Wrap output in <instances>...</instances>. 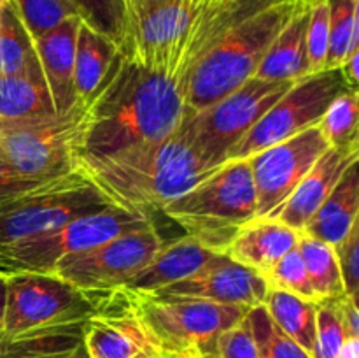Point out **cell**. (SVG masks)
<instances>
[{"label":"cell","instance_id":"1","mask_svg":"<svg viewBox=\"0 0 359 358\" xmlns=\"http://www.w3.org/2000/svg\"><path fill=\"white\" fill-rule=\"evenodd\" d=\"M79 168L111 204L147 216L161 213L216 171L196 153L184 116L163 139L104 157H83Z\"/></svg>","mask_w":359,"mask_h":358},{"label":"cell","instance_id":"2","mask_svg":"<svg viewBox=\"0 0 359 358\" xmlns=\"http://www.w3.org/2000/svg\"><path fill=\"white\" fill-rule=\"evenodd\" d=\"M186 112V91L163 72L121 53L93 97L83 157H104L174 132Z\"/></svg>","mask_w":359,"mask_h":358},{"label":"cell","instance_id":"3","mask_svg":"<svg viewBox=\"0 0 359 358\" xmlns=\"http://www.w3.org/2000/svg\"><path fill=\"white\" fill-rule=\"evenodd\" d=\"M258 202L248 160H228L191 190L163 207V216L203 248L224 255Z\"/></svg>","mask_w":359,"mask_h":358},{"label":"cell","instance_id":"4","mask_svg":"<svg viewBox=\"0 0 359 358\" xmlns=\"http://www.w3.org/2000/svg\"><path fill=\"white\" fill-rule=\"evenodd\" d=\"M302 0H273L228 30L191 72L186 107L202 111L255 77L266 49Z\"/></svg>","mask_w":359,"mask_h":358},{"label":"cell","instance_id":"5","mask_svg":"<svg viewBox=\"0 0 359 358\" xmlns=\"http://www.w3.org/2000/svg\"><path fill=\"white\" fill-rule=\"evenodd\" d=\"M121 288L154 353H216L217 337L249 311L241 305L217 304L203 298Z\"/></svg>","mask_w":359,"mask_h":358},{"label":"cell","instance_id":"6","mask_svg":"<svg viewBox=\"0 0 359 358\" xmlns=\"http://www.w3.org/2000/svg\"><path fill=\"white\" fill-rule=\"evenodd\" d=\"M93 97L77 98L63 114L0 123V157L32 179H55L77 171L91 123Z\"/></svg>","mask_w":359,"mask_h":358},{"label":"cell","instance_id":"7","mask_svg":"<svg viewBox=\"0 0 359 358\" xmlns=\"http://www.w3.org/2000/svg\"><path fill=\"white\" fill-rule=\"evenodd\" d=\"M153 225V216L109 206L76 218L56 230L0 246V276L23 272L51 274L65 256L97 248L118 235Z\"/></svg>","mask_w":359,"mask_h":358},{"label":"cell","instance_id":"8","mask_svg":"<svg viewBox=\"0 0 359 358\" xmlns=\"http://www.w3.org/2000/svg\"><path fill=\"white\" fill-rule=\"evenodd\" d=\"M293 84L251 77L202 111L186 107L184 121L200 158L212 168L228 161L233 147Z\"/></svg>","mask_w":359,"mask_h":358},{"label":"cell","instance_id":"9","mask_svg":"<svg viewBox=\"0 0 359 358\" xmlns=\"http://www.w3.org/2000/svg\"><path fill=\"white\" fill-rule=\"evenodd\" d=\"M105 199L79 167L51 179L23 197L0 204V246L56 230L84 214L105 209Z\"/></svg>","mask_w":359,"mask_h":358},{"label":"cell","instance_id":"10","mask_svg":"<svg viewBox=\"0 0 359 358\" xmlns=\"http://www.w3.org/2000/svg\"><path fill=\"white\" fill-rule=\"evenodd\" d=\"M344 88H347V83L340 69L309 74L297 81L233 147L228 160H245L272 144L318 125Z\"/></svg>","mask_w":359,"mask_h":358},{"label":"cell","instance_id":"11","mask_svg":"<svg viewBox=\"0 0 359 358\" xmlns=\"http://www.w3.org/2000/svg\"><path fill=\"white\" fill-rule=\"evenodd\" d=\"M4 333L18 336L49 325L86 321L95 298L55 274L23 272L7 276Z\"/></svg>","mask_w":359,"mask_h":358},{"label":"cell","instance_id":"12","mask_svg":"<svg viewBox=\"0 0 359 358\" xmlns=\"http://www.w3.org/2000/svg\"><path fill=\"white\" fill-rule=\"evenodd\" d=\"M163 246L156 227L118 235L97 248L69 255L51 274L86 293L126 286Z\"/></svg>","mask_w":359,"mask_h":358},{"label":"cell","instance_id":"13","mask_svg":"<svg viewBox=\"0 0 359 358\" xmlns=\"http://www.w3.org/2000/svg\"><path fill=\"white\" fill-rule=\"evenodd\" d=\"M328 147L319 126L312 125L245 158L256 190V218H277L298 183Z\"/></svg>","mask_w":359,"mask_h":358},{"label":"cell","instance_id":"14","mask_svg":"<svg viewBox=\"0 0 359 358\" xmlns=\"http://www.w3.org/2000/svg\"><path fill=\"white\" fill-rule=\"evenodd\" d=\"M95 312L83 325V346L90 358H139L153 354L142 325L123 288L93 291Z\"/></svg>","mask_w":359,"mask_h":358},{"label":"cell","instance_id":"15","mask_svg":"<svg viewBox=\"0 0 359 358\" xmlns=\"http://www.w3.org/2000/svg\"><path fill=\"white\" fill-rule=\"evenodd\" d=\"M149 293L203 298L217 304L252 309L263 304L269 284L256 270L233 262L226 255H217L186 279Z\"/></svg>","mask_w":359,"mask_h":358},{"label":"cell","instance_id":"16","mask_svg":"<svg viewBox=\"0 0 359 358\" xmlns=\"http://www.w3.org/2000/svg\"><path fill=\"white\" fill-rule=\"evenodd\" d=\"M359 161V146L332 147L330 146L319 160L312 165L305 178L298 183L294 192L283 206L276 220L283 221L293 230L302 232L316 211L321 207L326 197L332 193L344 172Z\"/></svg>","mask_w":359,"mask_h":358},{"label":"cell","instance_id":"17","mask_svg":"<svg viewBox=\"0 0 359 358\" xmlns=\"http://www.w3.org/2000/svg\"><path fill=\"white\" fill-rule=\"evenodd\" d=\"M81 21L83 20L79 16L67 18L35 41L39 62L56 114H63L77 102L76 86H74V63H76V42Z\"/></svg>","mask_w":359,"mask_h":358},{"label":"cell","instance_id":"18","mask_svg":"<svg viewBox=\"0 0 359 358\" xmlns=\"http://www.w3.org/2000/svg\"><path fill=\"white\" fill-rule=\"evenodd\" d=\"M298 235L300 232L276 218H255L241 228L224 255L263 276L287 251L297 248Z\"/></svg>","mask_w":359,"mask_h":358},{"label":"cell","instance_id":"19","mask_svg":"<svg viewBox=\"0 0 359 358\" xmlns=\"http://www.w3.org/2000/svg\"><path fill=\"white\" fill-rule=\"evenodd\" d=\"M311 0H302L287 23L266 49L255 77L266 81H297L309 76L307 25Z\"/></svg>","mask_w":359,"mask_h":358},{"label":"cell","instance_id":"20","mask_svg":"<svg viewBox=\"0 0 359 358\" xmlns=\"http://www.w3.org/2000/svg\"><path fill=\"white\" fill-rule=\"evenodd\" d=\"M217 255L219 253L203 248L188 235L172 241L170 244L163 242L160 251L142 270L133 276V279L125 288L137 291H158L189 277Z\"/></svg>","mask_w":359,"mask_h":358},{"label":"cell","instance_id":"21","mask_svg":"<svg viewBox=\"0 0 359 358\" xmlns=\"http://www.w3.org/2000/svg\"><path fill=\"white\" fill-rule=\"evenodd\" d=\"M359 161L349 165L335 188L321 204L314 216L302 232L326 244H339L353 225L359 213Z\"/></svg>","mask_w":359,"mask_h":358},{"label":"cell","instance_id":"22","mask_svg":"<svg viewBox=\"0 0 359 358\" xmlns=\"http://www.w3.org/2000/svg\"><path fill=\"white\" fill-rule=\"evenodd\" d=\"M56 114L41 62L20 74L0 76V123H21Z\"/></svg>","mask_w":359,"mask_h":358},{"label":"cell","instance_id":"23","mask_svg":"<svg viewBox=\"0 0 359 358\" xmlns=\"http://www.w3.org/2000/svg\"><path fill=\"white\" fill-rule=\"evenodd\" d=\"M118 55L119 49L116 42L81 21L74 63V86L77 98L88 100L97 93Z\"/></svg>","mask_w":359,"mask_h":358},{"label":"cell","instance_id":"24","mask_svg":"<svg viewBox=\"0 0 359 358\" xmlns=\"http://www.w3.org/2000/svg\"><path fill=\"white\" fill-rule=\"evenodd\" d=\"M83 325L62 323L18 336L0 333V358H65L83 340Z\"/></svg>","mask_w":359,"mask_h":358},{"label":"cell","instance_id":"25","mask_svg":"<svg viewBox=\"0 0 359 358\" xmlns=\"http://www.w3.org/2000/svg\"><path fill=\"white\" fill-rule=\"evenodd\" d=\"M263 307L277 326L304 347L309 354H314L316 344V312L318 302L305 300L286 291L270 290L263 300Z\"/></svg>","mask_w":359,"mask_h":358},{"label":"cell","instance_id":"26","mask_svg":"<svg viewBox=\"0 0 359 358\" xmlns=\"http://www.w3.org/2000/svg\"><path fill=\"white\" fill-rule=\"evenodd\" d=\"M297 249L300 251L309 281H311L312 290L319 302L346 295L339 260H337L335 248L332 244H326V242L318 241V239L300 232Z\"/></svg>","mask_w":359,"mask_h":358},{"label":"cell","instance_id":"27","mask_svg":"<svg viewBox=\"0 0 359 358\" xmlns=\"http://www.w3.org/2000/svg\"><path fill=\"white\" fill-rule=\"evenodd\" d=\"M37 63L35 41L11 0H6L0 13V76L25 72Z\"/></svg>","mask_w":359,"mask_h":358},{"label":"cell","instance_id":"28","mask_svg":"<svg viewBox=\"0 0 359 358\" xmlns=\"http://www.w3.org/2000/svg\"><path fill=\"white\" fill-rule=\"evenodd\" d=\"M359 49V0H330V37L326 70L340 69Z\"/></svg>","mask_w":359,"mask_h":358},{"label":"cell","instance_id":"29","mask_svg":"<svg viewBox=\"0 0 359 358\" xmlns=\"http://www.w3.org/2000/svg\"><path fill=\"white\" fill-rule=\"evenodd\" d=\"M359 93L358 88H344L332 100L318 126L332 147L359 146L358 139Z\"/></svg>","mask_w":359,"mask_h":358},{"label":"cell","instance_id":"30","mask_svg":"<svg viewBox=\"0 0 359 358\" xmlns=\"http://www.w3.org/2000/svg\"><path fill=\"white\" fill-rule=\"evenodd\" d=\"M248 318L259 358H312L273 323L263 304L249 309Z\"/></svg>","mask_w":359,"mask_h":358},{"label":"cell","instance_id":"31","mask_svg":"<svg viewBox=\"0 0 359 358\" xmlns=\"http://www.w3.org/2000/svg\"><path fill=\"white\" fill-rule=\"evenodd\" d=\"M77 14L93 30L121 48L125 39V0H70Z\"/></svg>","mask_w":359,"mask_h":358},{"label":"cell","instance_id":"32","mask_svg":"<svg viewBox=\"0 0 359 358\" xmlns=\"http://www.w3.org/2000/svg\"><path fill=\"white\" fill-rule=\"evenodd\" d=\"M34 41L70 16H79L70 0H11Z\"/></svg>","mask_w":359,"mask_h":358},{"label":"cell","instance_id":"33","mask_svg":"<svg viewBox=\"0 0 359 358\" xmlns=\"http://www.w3.org/2000/svg\"><path fill=\"white\" fill-rule=\"evenodd\" d=\"M263 279L266 281L270 290L286 291V293L297 295L305 300L319 302L314 290H312L304 260H302L300 251L297 248L287 251L272 269L266 270L263 274Z\"/></svg>","mask_w":359,"mask_h":358},{"label":"cell","instance_id":"34","mask_svg":"<svg viewBox=\"0 0 359 358\" xmlns=\"http://www.w3.org/2000/svg\"><path fill=\"white\" fill-rule=\"evenodd\" d=\"M330 37V0H311L307 25L309 74L326 70Z\"/></svg>","mask_w":359,"mask_h":358},{"label":"cell","instance_id":"35","mask_svg":"<svg viewBox=\"0 0 359 358\" xmlns=\"http://www.w3.org/2000/svg\"><path fill=\"white\" fill-rule=\"evenodd\" d=\"M339 314H337L335 298L318 302L316 312V344L312 358H335L340 346L346 340Z\"/></svg>","mask_w":359,"mask_h":358},{"label":"cell","instance_id":"36","mask_svg":"<svg viewBox=\"0 0 359 358\" xmlns=\"http://www.w3.org/2000/svg\"><path fill=\"white\" fill-rule=\"evenodd\" d=\"M216 358H259L248 314L217 337Z\"/></svg>","mask_w":359,"mask_h":358},{"label":"cell","instance_id":"37","mask_svg":"<svg viewBox=\"0 0 359 358\" xmlns=\"http://www.w3.org/2000/svg\"><path fill=\"white\" fill-rule=\"evenodd\" d=\"M337 260H339L340 274H342L346 295L358 297L359 290V221L353 225L349 234L333 246Z\"/></svg>","mask_w":359,"mask_h":358},{"label":"cell","instance_id":"38","mask_svg":"<svg viewBox=\"0 0 359 358\" xmlns=\"http://www.w3.org/2000/svg\"><path fill=\"white\" fill-rule=\"evenodd\" d=\"M51 181V179H32L18 172L13 165L7 164L2 157H0V204L9 202V200L23 197L30 190L37 188V186L44 185V183Z\"/></svg>","mask_w":359,"mask_h":358},{"label":"cell","instance_id":"39","mask_svg":"<svg viewBox=\"0 0 359 358\" xmlns=\"http://www.w3.org/2000/svg\"><path fill=\"white\" fill-rule=\"evenodd\" d=\"M337 314H339L342 329L346 337H359V311H358V297L342 295L335 298Z\"/></svg>","mask_w":359,"mask_h":358},{"label":"cell","instance_id":"40","mask_svg":"<svg viewBox=\"0 0 359 358\" xmlns=\"http://www.w3.org/2000/svg\"><path fill=\"white\" fill-rule=\"evenodd\" d=\"M358 60H359V49H358V51H354L353 55H351L349 58H347L346 62L340 65V72H342V76H344V79H346L347 86H351V88H358V81H359Z\"/></svg>","mask_w":359,"mask_h":358},{"label":"cell","instance_id":"41","mask_svg":"<svg viewBox=\"0 0 359 358\" xmlns=\"http://www.w3.org/2000/svg\"><path fill=\"white\" fill-rule=\"evenodd\" d=\"M335 358H359V337H347Z\"/></svg>","mask_w":359,"mask_h":358},{"label":"cell","instance_id":"42","mask_svg":"<svg viewBox=\"0 0 359 358\" xmlns=\"http://www.w3.org/2000/svg\"><path fill=\"white\" fill-rule=\"evenodd\" d=\"M158 358H216V353H202V351H174V353H154Z\"/></svg>","mask_w":359,"mask_h":358},{"label":"cell","instance_id":"43","mask_svg":"<svg viewBox=\"0 0 359 358\" xmlns=\"http://www.w3.org/2000/svg\"><path fill=\"white\" fill-rule=\"evenodd\" d=\"M7 300V279L0 276V333H4V316H6Z\"/></svg>","mask_w":359,"mask_h":358},{"label":"cell","instance_id":"44","mask_svg":"<svg viewBox=\"0 0 359 358\" xmlns=\"http://www.w3.org/2000/svg\"><path fill=\"white\" fill-rule=\"evenodd\" d=\"M153 2V0H125V13H126V18L130 16V14H133L135 11H139L140 7H144L146 4ZM126 27V23H125Z\"/></svg>","mask_w":359,"mask_h":358},{"label":"cell","instance_id":"45","mask_svg":"<svg viewBox=\"0 0 359 358\" xmlns=\"http://www.w3.org/2000/svg\"><path fill=\"white\" fill-rule=\"evenodd\" d=\"M65 358H90V357H88L86 350H84V346H83V340H81V343L77 344V346L74 347V350L70 351V353L67 354Z\"/></svg>","mask_w":359,"mask_h":358},{"label":"cell","instance_id":"46","mask_svg":"<svg viewBox=\"0 0 359 358\" xmlns=\"http://www.w3.org/2000/svg\"><path fill=\"white\" fill-rule=\"evenodd\" d=\"M139 358H158V357H154V354H146V357H139Z\"/></svg>","mask_w":359,"mask_h":358},{"label":"cell","instance_id":"47","mask_svg":"<svg viewBox=\"0 0 359 358\" xmlns=\"http://www.w3.org/2000/svg\"><path fill=\"white\" fill-rule=\"evenodd\" d=\"M4 4H6V0H0V13H2V7H4Z\"/></svg>","mask_w":359,"mask_h":358}]
</instances>
